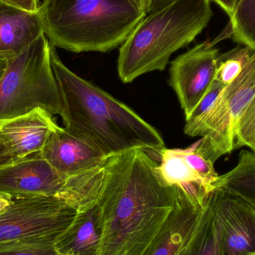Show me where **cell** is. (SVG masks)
<instances>
[{"instance_id":"6da1fadb","label":"cell","mask_w":255,"mask_h":255,"mask_svg":"<svg viewBox=\"0 0 255 255\" xmlns=\"http://www.w3.org/2000/svg\"><path fill=\"white\" fill-rule=\"evenodd\" d=\"M158 165L141 148L108 157L97 200L99 255H142L157 236L180 195L163 181Z\"/></svg>"},{"instance_id":"7a4b0ae2","label":"cell","mask_w":255,"mask_h":255,"mask_svg":"<svg viewBox=\"0 0 255 255\" xmlns=\"http://www.w3.org/2000/svg\"><path fill=\"white\" fill-rule=\"evenodd\" d=\"M50 58L62 101L61 117L68 131L107 157L134 148L160 156L165 143L157 129L127 105L71 71L51 43Z\"/></svg>"},{"instance_id":"3957f363","label":"cell","mask_w":255,"mask_h":255,"mask_svg":"<svg viewBox=\"0 0 255 255\" xmlns=\"http://www.w3.org/2000/svg\"><path fill=\"white\" fill-rule=\"evenodd\" d=\"M38 13L51 44L76 53L119 47L146 16L133 0H43Z\"/></svg>"},{"instance_id":"277c9868","label":"cell","mask_w":255,"mask_h":255,"mask_svg":"<svg viewBox=\"0 0 255 255\" xmlns=\"http://www.w3.org/2000/svg\"><path fill=\"white\" fill-rule=\"evenodd\" d=\"M210 0H175L146 16L120 49L118 71L124 83L163 71L172 54L191 43L213 16Z\"/></svg>"},{"instance_id":"5b68a950","label":"cell","mask_w":255,"mask_h":255,"mask_svg":"<svg viewBox=\"0 0 255 255\" xmlns=\"http://www.w3.org/2000/svg\"><path fill=\"white\" fill-rule=\"evenodd\" d=\"M41 109L62 114V101L50 58V42L42 34L17 56L8 59L0 80V122Z\"/></svg>"},{"instance_id":"8992f818","label":"cell","mask_w":255,"mask_h":255,"mask_svg":"<svg viewBox=\"0 0 255 255\" xmlns=\"http://www.w3.org/2000/svg\"><path fill=\"white\" fill-rule=\"evenodd\" d=\"M255 97V52L244 71L220 93L212 106L198 118L186 121L184 133L195 137L197 149L215 163L235 150L238 123Z\"/></svg>"},{"instance_id":"52a82bcc","label":"cell","mask_w":255,"mask_h":255,"mask_svg":"<svg viewBox=\"0 0 255 255\" xmlns=\"http://www.w3.org/2000/svg\"><path fill=\"white\" fill-rule=\"evenodd\" d=\"M77 207L55 196H13L0 213V247L55 244L76 217Z\"/></svg>"},{"instance_id":"ba28073f","label":"cell","mask_w":255,"mask_h":255,"mask_svg":"<svg viewBox=\"0 0 255 255\" xmlns=\"http://www.w3.org/2000/svg\"><path fill=\"white\" fill-rule=\"evenodd\" d=\"M221 255L255 254V199L227 187L211 192Z\"/></svg>"},{"instance_id":"9c48e42d","label":"cell","mask_w":255,"mask_h":255,"mask_svg":"<svg viewBox=\"0 0 255 255\" xmlns=\"http://www.w3.org/2000/svg\"><path fill=\"white\" fill-rule=\"evenodd\" d=\"M219 49L212 42L196 45L171 63L169 84L186 119L205 95L215 76Z\"/></svg>"},{"instance_id":"30bf717a","label":"cell","mask_w":255,"mask_h":255,"mask_svg":"<svg viewBox=\"0 0 255 255\" xmlns=\"http://www.w3.org/2000/svg\"><path fill=\"white\" fill-rule=\"evenodd\" d=\"M40 153L52 167L67 177L80 176L99 170L108 158L94 145L58 125L51 132Z\"/></svg>"},{"instance_id":"8fae6325","label":"cell","mask_w":255,"mask_h":255,"mask_svg":"<svg viewBox=\"0 0 255 255\" xmlns=\"http://www.w3.org/2000/svg\"><path fill=\"white\" fill-rule=\"evenodd\" d=\"M46 111L37 109L27 115L0 122V137L7 145L15 162L43 149L58 124Z\"/></svg>"},{"instance_id":"7c38bea8","label":"cell","mask_w":255,"mask_h":255,"mask_svg":"<svg viewBox=\"0 0 255 255\" xmlns=\"http://www.w3.org/2000/svg\"><path fill=\"white\" fill-rule=\"evenodd\" d=\"M205 202L180 189L176 206L142 255H178L196 226Z\"/></svg>"},{"instance_id":"4fadbf2b","label":"cell","mask_w":255,"mask_h":255,"mask_svg":"<svg viewBox=\"0 0 255 255\" xmlns=\"http://www.w3.org/2000/svg\"><path fill=\"white\" fill-rule=\"evenodd\" d=\"M43 34L38 11L21 10L0 1V58L17 56Z\"/></svg>"},{"instance_id":"5bb4252c","label":"cell","mask_w":255,"mask_h":255,"mask_svg":"<svg viewBox=\"0 0 255 255\" xmlns=\"http://www.w3.org/2000/svg\"><path fill=\"white\" fill-rule=\"evenodd\" d=\"M102 229L97 201L79 207L70 226L60 235L55 248L60 255H99Z\"/></svg>"},{"instance_id":"9a60e30c","label":"cell","mask_w":255,"mask_h":255,"mask_svg":"<svg viewBox=\"0 0 255 255\" xmlns=\"http://www.w3.org/2000/svg\"><path fill=\"white\" fill-rule=\"evenodd\" d=\"M159 172L168 185L177 186L184 193L198 200L205 202L214 190L190 167L181 148H164L160 153Z\"/></svg>"},{"instance_id":"2e32d148","label":"cell","mask_w":255,"mask_h":255,"mask_svg":"<svg viewBox=\"0 0 255 255\" xmlns=\"http://www.w3.org/2000/svg\"><path fill=\"white\" fill-rule=\"evenodd\" d=\"M178 255H221L220 233L211 193L191 235Z\"/></svg>"},{"instance_id":"e0dca14e","label":"cell","mask_w":255,"mask_h":255,"mask_svg":"<svg viewBox=\"0 0 255 255\" xmlns=\"http://www.w3.org/2000/svg\"><path fill=\"white\" fill-rule=\"evenodd\" d=\"M227 187L241 194L255 199V154L242 150L238 155V163L230 171L219 175L214 188Z\"/></svg>"},{"instance_id":"ac0fdd59","label":"cell","mask_w":255,"mask_h":255,"mask_svg":"<svg viewBox=\"0 0 255 255\" xmlns=\"http://www.w3.org/2000/svg\"><path fill=\"white\" fill-rule=\"evenodd\" d=\"M229 26L226 37L255 49V0H239Z\"/></svg>"},{"instance_id":"d6986e66","label":"cell","mask_w":255,"mask_h":255,"mask_svg":"<svg viewBox=\"0 0 255 255\" xmlns=\"http://www.w3.org/2000/svg\"><path fill=\"white\" fill-rule=\"evenodd\" d=\"M255 49L248 46L239 45L217 58L214 80L226 87L233 82L250 64Z\"/></svg>"},{"instance_id":"ffe728a7","label":"cell","mask_w":255,"mask_h":255,"mask_svg":"<svg viewBox=\"0 0 255 255\" xmlns=\"http://www.w3.org/2000/svg\"><path fill=\"white\" fill-rule=\"evenodd\" d=\"M248 147L255 154V97L241 117L235 132V150Z\"/></svg>"},{"instance_id":"44dd1931","label":"cell","mask_w":255,"mask_h":255,"mask_svg":"<svg viewBox=\"0 0 255 255\" xmlns=\"http://www.w3.org/2000/svg\"><path fill=\"white\" fill-rule=\"evenodd\" d=\"M0 255H60L55 244H19L0 247Z\"/></svg>"},{"instance_id":"7402d4cb","label":"cell","mask_w":255,"mask_h":255,"mask_svg":"<svg viewBox=\"0 0 255 255\" xmlns=\"http://www.w3.org/2000/svg\"><path fill=\"white\" fill-rule=\"evenodd\" d=\"M224 88L225 87L223 86V85H221L220 82L214 79L208 92L205 94L203 98L199 102V104L195 108L194 110L192 112L190 116L187 119H186V121H187V120L198 118V117L202 115V114L205 113V112L212 106L213 103L216 101L217 97H219L220 93L224 89Z\"/></svg>"},{"instance_id":"603a6c76","label":"cell","mask_w":255,"mask_h":255,"mask_svg":"<svg viewBox=\"0 0 255 255\" xmlns=\"http://www.w3.org/2000/svg\"><path fill=\"white\" fill-rule=\"evenodd\" d=\"M9 5L28 12H37L40 4L39 0H0Z\"/></svg>"},{"instance_id":"cb8c5ba5","label":"cell","mask_w":255,"mask_h":255,"mask_svg":"<svg viewBox=\"0 0 255 255\" xmlns=\"http://www.w3.org/2000/svg\"><path fill=\"white\" fill-rule=\"evenodd\" d=\"M15 162L14 157L7 145L0 137V168Z\"/></svg>"},{"instance_id":"d4e9b609","label":"cell","mask_w":255,"mask_h":255,"mask_svg":"<svg viewBox=\"0 0 255 255\" xmlns=\"http://www.w3.org/2000/svg\"><path fill=\"white\" fill-rule=\"evenodd\" d=\"M175 0H145V10L146 14L152 13L172 2Z\"/></svg>"},{"instance_id":"484cf974","label":"cell","mask_w":255,"mask_h":255,"mask_svg":"<svg viewBox=\"0 0 255 255\" xmlns=\"http://www.w3.org/2000/svg\"><path fill=\"white\" fill-rule=\"evenodd\" d=\"M210 1L211 2L214 1L217 5L220 6L230 18L233 14L239 0H210Z\"/></svg>"},{"instance_id":"4316f807","label":"cell","mask_w":255,"mask_h":255,"mask_svg":"<svg viewBox=\"0 0 255 255\" xmlns=\"http://www.w3.org/2000/svg\"><path fill=\"white\" fill-rule=\"evenodd\" d=\"M13 196L11 195L0 193V213L3 212L11 204Z\"/></svg>"},{"instance_id":"83f0119b","label":"cell","mask_w":255,"mask_h":255,"mask_svg":"<svg viewBox=\"0 0 255 255\" xmlns=\"http://www.w3.org/2000/svg\"><path fill=\"white\" fill-rule=\"evenodd\" d=\"M7 61L8 60L4 59V58H0V80L2 78L6 68H7Z\"/></svg>"},{"instance_id":"f1b7e54d","label":"cell","mask_w":255,"mask_h":255,"mask_svg":"<svg viewBox=\"0 0 255 255\" xmlns=\"http://www.w3.org/2000/svg\"><path fill=\"white\" fill-rule=\"evenodd\" d=\"M133 1H134V2L136 3L138 6H139L141 8L145 10V0H133Z\"/></svg>"},{"instance_id":"f546056e","label":"cell","mask_w":255,"mask_h":255,"mask_svg":"<svg viewBox=\"0 0 255 255\" xmlns=\"http://www.w3.org/2000/svg\"></svg>"}]
</instances>
